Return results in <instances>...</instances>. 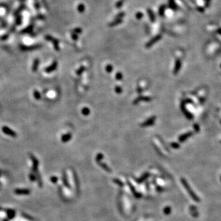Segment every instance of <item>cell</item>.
<instances>
[{
	"instance_id": "cell-1",
	"label": "cell",
	"mask_w": 221,
	"mask_h": 221,
	"mask_svg": "<svg viewBox=\"0 0 221 221\" xmlns=\"http://www.w3.org/2000/svg\"><path fill=\"white\" fill-rule=\"evenodd\" d=\"M152 100V98L150 97H143V96H140V97H138L136 99H134V101H133V105H137L138 104V103L140 101H150Z\"/></svg>"
},
{
	"instance_id": "cell-2",
	"label": "cell",
	"mask_w": 221,
	"mask_h": 221,
	"mask_svg": "<svg viewBox=\"0 0 221 221\" xmlns=\"http://www.w3.org/2000/svg\"><path fill=\"white\" fill-rule=\"evenodd\" d=\"M155 119V117H150L149 119H147V120H146L145 122H144L143 123L141 124H140V126H141V127H147V126L152 125L154 124Z\"/></svg>"
},
{
	"instance_id": "cell-3",
	"label": "cell",
	"mask_w": 221,
	"mask_h": 221,
	"mask_svg": "<svg viewBox=\"0 0 221 221\" xmlns=\"http://www.w3.org/2000/svg\"><path fill=\"white\" fill-rule=\"evenodd\" d=\"M71 138H72V135H71V133H67V134L62 135L61 140H62V141L63 142H68V141H70Z\"/></svg>"
},
{
	"instance_id": "cell-4",
	"label": "cell",
	"mask_w": 221,
	"mask_h": 221,
	"mask_svg": "<svg viewBox=\"0 0 221 221\" xmlns=\"http://www.w3.org/2000/svg\"><path fill=\"white\" fill-rule=\"evenodd\" d=\"M57 62H55L53 63V64H52L51 66L48 67L45 70V71H46V72H52V71L55 70L56 68H57Z\"/></svg>"
},
{
	"instance_id": "cell-5",
	"label": "cell",
	"mask_w": 221,
	"mask_h": 221,
	"mask_svg": "<svg viewBox=\"0 0 221 221\" xmlns=\"http://www.w3.org/2000/svg\"><path fill=\"white\" fill-rule=\"evenodd\" d=\"M90 113V111L89 108L88 107H84V108L82 109V114H83L85 116H87V115H88Z\"/></svg>"
},
{
	"instance_id": "cell-6",
	"label": "cell",
	"mask_w": 221,
	"mask_h": 221,
	"mask_svg": "<svg viewBox=\"0 0 221 221\" xmlns=\"http://www.w3.org/2000/svg\"><path fill=\"white\" fill-rule=\"evenodd\" d=\"M122 78H123L122 74L120 72H117L116 74H115V79L118 80H120L122 79Z\"/></svg>"
},
{
	"instance_id": "cell-7",
	"label": "cell",
	"mask_w": 221,
	"mask_h": 221,
	"mask_svg": "<svg viewBox=\"0 0 221 221\" xmlns=\"http://www.w3.org/2000/svg\"><path fill=\"white\" fill-rule=\"evenodd\" d=\"M85 68L84 67V66H82V67H80L79 70H77L76 74H78V75H80V74H81L84 71H85Z\"/></svg>"
},
{
	"instance_id": "cell-8",
	"label": "cell",
	"mask_w": 221,
	"mask_h": 221,
	"mask_svg": "<svg viewBox=\"0 0 221 221\" xmlns=\"http://www.w3.org/2000/svg\"><path fill=\"white\" fill-rule=\"evenodd\" d=\"M106 71L107 72H111L113 71V66L111 65H108L106 67Z\"/></svg>"
},
{
	"instance_id": "cell-9",
	"label": "cell",
	"mask_w": 221,
	"mask_h": 221,
	"mask_svg": "<svg viewBox=\"0 0 221 221\" xmlns=\"http://www.w3.org/2000/svg\"><path fill=\"white\" fill-rule=\"evenodd\" d=\"M115 92L117 93H118V94H120V93H121L122 92V88L120 86H116L115 87Z\"/></svg>"
},
{
	"instance_id": "cell-10",
	"label": "cell",
	"mask_w": 221,
	"mask_h": 221,
	"mask_svg": "<svg viewBox=\"0 0 221 221\" xmlns=\"http://www.w3.org/2000/svg\"><path fill=\"white\" fill-rule=\"evenodd\" d=\"M103 157H104L103 155L102 154H98V155H97V158H96V159H97V161H98V162H100L101 159H103Z\"/></svg>"
},
{
	"instance_id": "cell-11",
	"label": "cell",
	"mask_w": 221,
	"mask_h": 221,
	"mask_svg": "<svg viewBox=\"0 0 221 221\" xmlns=\"http://www.w3.org/2000/svg\"><path fill=\"white\" fill-rule=\"evenodd\" d=\"M100 166H101V167H102V168H103L104 169H105V170L107 171H110L109 168L108 167H107V166L106 165L104 164V163H100Z\"/></svg>"
},
{
	"instance_id": "cell-12",
	"label": "cell",
	"mask_w": 221,
	"mask_h": 221,
	"mask_svg": "<svg viewBox=\"0 0 221 221\" xmlns=\"http://www.w3.org/2000/svg\"><path fill=\"white\" fill-rule=\"evenodd\" d=\"M137 92L138 93H141L142 92V88H141V87H138Z\"/></svg>"
}]
</instances>
